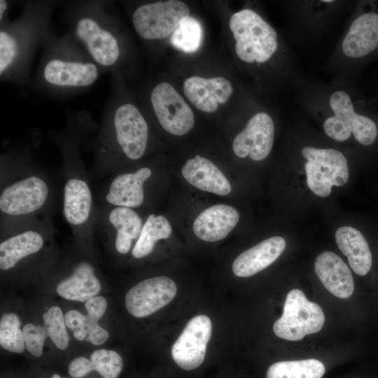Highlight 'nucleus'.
<instances>
[{"instance_id":"obj_1","label":"nucleus","mask_w":378,"mask_h":378,"mask_svg":"<svg viewBox=\"0 0 378 378\" xmlns=\"http://www.w3.org/2000/svg\"><path fill=\"white\" fill-rule=\"evenodd\" d=\"M288 94L299 111L321 124L330 140H354L363 147L377 141L378 100L365 97L356 85H337L304 75Z\"/></svg>"},{"instance_id":"obj_2","label":"nucleus","mask_w":378,"mask_h":378,"mask_svg":"<svg viewBox=\"0 0 378 378\" xmlns=\"http://www.w3.org/2000/svg\"><path fill=\"white\" fill-rule=\"evenodd\" d=\"M0 177V225L52 218L62 193L50 172L24 154H8Z\"/></svg>"},{"instance_id":"obj_3","label":"nucleus","mask_w":378,"mask_h":378,"mask_svg":"<svg viewBox=\"0 0 378 378\" xmlns=\"http://www.w3.org/2000/svg\"><path fill=\"white\" fill-rule=\"evenodd\" d=\"M229 25L238 58L248 65L270 66L288 93L304 76L295 52L256 10L241 9L231 16Z\"/></svg>"},{"instance_id":"obj_4","label":"nucleus","mask_w":378,"mask_h":378,"mask_svg":"<svg viewBox=\"0 0 378 378\" xmlns=\"http://www.w3.org/2000/svg\"><path fill=\"white\" fill-rule=\"evenodd\" d=\"M377 59L378 1H356L323 71L333 83L356 85L364 66Z\"/></svg>"},{"instance_id":"obj_5","label":"nucleus","mask_w":378,"mask_h":378,"mask_svg":"<svg viewBox=\"0 0 378 378\" xmlns=\"http://www.w3.org/2000/svg\"><path fill=\"white\" fill-rule=\"evenodd\" d=\"M148 126L139 109L132 104L119 106L108 115L95 139L91 180H100L119 170L123 159L135 161L146 153Z\"/></svg>"},{"instance_id":"obj_6","label":"nucleus","mask_w":378,"mask_h":378,"mask_svg":"<svg viewBox=\"0 0 378 378\" xmlns=\"http://www.w3.org/2000/svg\"><path fill=\"white\" fill-rule=\"evenodd\" d=\"M81 137L80 130L68 127L55 139L62 158L63 216L76 239L80 242H88L93 238L95 201L89 171H87L80 153Z\"/></svg>"},{"instance_id":"obj_7","label":"nucleus","mask_w":378,"mask_h":378,"mask_svg":"<svg viewBox=\"0 0 378 378\" xmlns=\"http://www.w3.org/2000/svg\"><path fill=\"white\" fill-rule=\"evenodd\" d=\"M356 1L288 0L283 1L290 43L309 46L318 42L352 10Z\"/></svg>"},{"instance_id":"obj_8","label":"nucleus","mask_w":378,"mask_h":378,"mask_svg":"<svg viewBox=\"0 0 378 378\" xmlns=\"http://www.w3.org/2000/svg\"><path fill=\"white\" fill-rule=\"evenodd\" d=\"M299 153L304 160L307 186L316 195L326 197L332 186H342L348 181V159L340 149L305 142L301 144Z\"/></svg>"},{"instance_id":"obj_9","label":"nucleus","mask_w":378,"mask_h":378,"mask_svg":"<svg viewBox=\"0 0 378 378\" xmlns=\"http://www.w3.org/2000/svg\"><path fill=\"white\" fill-rule=\"evenodd\" d=\"M144 221L134 209L95 203L92 234L99 235L120 255L132 250L138 239Z\"/></svg>"},{"instance_id":"obj_10","label":"nucleus","mask_w":378,"mask_h":378,"mask_svg":"<svg viewBox=\"0 0 378 378\" xmlns=\"http://www.w3.org/2000/svg\"><path fill=\"white\" fill-rule=\"evenodd\" d=\"M325 314L316 303L309 300L303 291L294 288L286 295L281 317L273 325L274 334L288 341H299L319 332Z\"/></svg>"},{"instance_id":"obj_11","label":"nucleus","mask_w":378,"mask_h":378,"mask_svg":"<svg viewBox=\"0 0 378 378\" xmlns=\"http://www.w3.org/2000/svg\"><path fill=\"white\" fill-rule=\"evenodd\" d=\"M189 14V7L183 1H160L138 7L132 15V22L143 38L160 39L172 35Z\"/></svg>"},{"instance_id":"obj_12","label":"nucleus","mask_w":378,"mask_h":378,"mask_svg":"<svg viewBox=\"0 0 378 378\" xmlns=\"http://www.w3.org/2000/svg\"><path fill=\"white\" fill-rule=\"evenodd\" d=\"M153 172L149 167L143 166L134 171L113 173L94 196L95 202L132 209L142 206L146 198L145 185Z\"/></svg>"},{"instance_id":"obj_13","label":"nucleus","mask_w":378,"mask_h":378,"mask_svg":"<svg viewBox=\"0 0 378 378\" xmlns=\"http://www.w3.org/2000/svg\"><path fill=\"white\" fill-rule=\"evenodd\" d=\"M150 102L159 123L169 133L183 136L194 127L192 110L169 83H160L153 88Z\"/></svg>"},{"instance_id":"obj_14","label":"nucleus","mask_w":378,"mask_h":378,"mask_svg":"<svg viewBox=\"0 0 378 378\" xmlns=\"http://www.w3.org/2000/svg\"><path fill=\"white\" fill-rule=\"evenodd\" d=\"M274 135L275 122L272 115L264 111L255 112L234 137L233 151L240 158L248 156L253 161L263 160L272 150Z\"/></svg>"},{"instance_id":"obj_15","label":"nucleus","mask_w":378,"mask_h":378,"mask_svg":"<svg viewBox=\"0 0 378 378\" xmlns=\"http://www.w3.org/2000/svg\"><path fill=\"white\" fill-rule=\"evenodd\" d=\"M74 34L96 64L109 67L118 60V41L110 29L98 19L90 15L79 17L74 25Z\"/></svg>"},{"instance_id":"obj_16","label":"nucleus","mask_w":378,"mask_h":378,"mask_svg":"<svg viewBox=\"0 0 378 378\" xmlns=\"http://www.w3.org/2000/svg\"><path fill=\"white\" fill-rule=\"evenodd\" d=\"M176 293V285L169 277L148 278L128 290L125 295V307L134 317H146L169 304Z\"/></svg>"},{"instance_id":"obj_17","label":"nucleus","mask_w":378,"mask_h":378,"mask_svg":"<svg viewBox=\"0 0 378 378\" xmlns=\"http://www.w3.org/2000/svg\"><path fill=\"white\" fill-rule=\"evenodd\" d=\"M211 332V321L207 316L200 314L192 318L172 347L174 362L186 370L200 366Z\"/></svg>"},{"instance_id":"obj_18","label":"nucleus","mask_w":378,"mask_h":378,"mask_svg":"<svg viewBox=\"0 0 378 378\" xmlns=\"http://www.w3.org/2000/svg\"><path fill=\"white\" fill-rule=\"evenodd\" d=\"M42 76L50 85L58 88H83L92 85L99 76L95 62L55 57L44 64Z\"/></svg>"},{"instance_id":"obj_19","label":"nucleus","mask_w":378,"mask_h":378,"mask_svg":"<svg viewBox=\"0 0 378 378\" xmlns=\"http://www.w3.org/2000/svg\"><path fill=\"white\" fill-rule=\"evenodd\" d=\"M183 92L197 109L213 113L217 110L219 104H224L230 99L233 87L223 77L206 78L194 76L184 81Z\"/></svg>"},{"instance_id":"obj_20","label":"nucleus","mask_w":378,"mask_h":378,"mask_svg":"<svg viewBox=\"0 0 378 378\" xmlns=\"http://www.w3.org/2000/svg\"><path fill=\"white\" fill-rule=\"evenodd\" d=\"M101 288L92 262L80 259L75 262L69 274L59 281L55 289L66 300L85 302L96 296Z\"/></svg>"},{"instance_id":"obj_21","label":"nucleus","mask_w":378,"mask_h":378,"mask_svg":"<svg viewBox=\"0 0 378 378\" xmlns=\"http://www.w3.org/2000/svg\"><path fill=\"white\" fill-rule=\"evenodd\" d=\"M314 270L323 286L334 296L345 299L354 293L351 270L334 252L321 253L314 261Z\"/></svg>"},{"instance_id":"obj_22","label":"nucleus","mask_w":378,"mask_h":378,"mask_svg":"<svg viewBox=\"0 0 378 378\" xmlns=\"http://www.w3.org/2000/svg\"><path fill=\"white\" fill-rule=\"evenodd\" d=\"M239 220V214L233 206L215 204L197 216L193 223V231L203 241H219L227 237Z\"/></svg>"},{"instance_id":"obj_23","label":"nucleus","mask_w":378,"mask_h":378,"mask_svg":"<svg viewBox=\"0 0 378 378\" xmlns=\"http://www.w3.org/2000/svg\"><path fill=\"white\" fill-rule=\"evenodd\" d=\"M286 240L280 236L266 239L239 255L232 263L239 277L251 276L272 264L284 252Z\"/></svg>"},{"instance_id":"obj_24","label":"nucleus","mask_w":378,"mask_h":378,"mask_svg":"<svg viewBox=\"0 0 378 378\" xmlns=\"http://www.w3.org/2000/svg\"><path fill=\"white\" fill-rule=\"evenodd\" d=\"M181 174L190 184L201 190L218 195H227L231 192L230 183L222 172L199 155L186 161Z\"/></svg>"},{"instance_id":"obj_25","label":"nucleus","mask_w":378,"mask_h":378,"mask_svg":"<svg viewBox=\"0 0 378 378\" xmlns=\"http://www.w3.org/2000/svg\"><path fill=\"white\" fill-rule=\"evenodd\" d=\"M335 236L339 249L347 257L353 271L360 276L367 274L372 267V256L363 234L355 227L342 226Z\"/></svg>"},{"instance_id":"obj_26","label":"nucleus","mask_w":378,"mask_h":378,"mask_svg":"<svg viewBox=\"0 0 378 378\" xmlns=\"http://www.w3.org/2000/svg\"><path fill=\"white\" fill-rule=\"evenodd\" d=\"M326 372L325 363L317 358L284 360L271 364L265 378H322Z\"/></svg>"},{"instance_id":"obj_27","label":"nucleus","mask_w":378,"mask_h":378,"mask_svg":"<svg viewBox=\"0 0 378 378\" xmlns=\"http://www.w3.org/2000/svg\"><path fill=\"white\" fill-rule=\"evenodd\" d=\"M172 231L171 225L164 216L154 214L148 215L131 251L132 255L136 259H141L150 255L155 244L159 240L169 238Z\"/></svg>"},{"instance_id":"obj_28","label":"nucleus","mask_w":378,"mask_h":378,"mask_svg":"<svg viewBox=\"0 0 378 378\" xmlns=\"http://www.w3.org/2000/svg\"><path fill=\"white\" fill-rule=\"evenodd\" d=\"M202 40L203 29L201 23L190 15L180 22L170 37L171 44L186 53L196 52Z\"/></svg>"},{"instance_id":"obj_29","label":"nucleus","mask_w":378,"mask_h":378,"mask_svg":"<svg viewBox=\"0 0 378 378\" xmlns=\"http://www.w3.org/2000/svg\"><path fill=\"white\" fill-rule=\"evenodd\" d=\"M20 321L14 313L4 314L0 320V344L12 353L21 354L25 349L23 330Z\"/></svg>"},{"instance_id":"obj_30","label":"nucleus","mask_w":378,"mask_h":378,"mask_svg":"<svg viewBox=\"0 0 378 378\" xmlns=\"http://www.w3.org/2000/svg\"><path fill=\"white\" fill-rule=\"evenodd\" d=\"M44 328L48 336L60 350H65L69 342L64 316L60 307L52 306L43 315Z\"/></svg>"},{"instance_id":"obj_31","label":"nucleus","mask_w":378,"mask_h":378,"mask_svg":"<svg viewBox=\"0 0 378 378\" xmlns=\"http://www.w3.org/2000/svg\"><path fill=\"white\" fill-rule=\"evenodd\" d=\"M92 370L103 378H117L123 366L122 358L115 351L100 349L94 351L90 358Z\"/></svg>"},{"instance_id":"obj_32","label":"nucleus","mask_w":378,"mask_h":378,"mask_svg":"<svg viewBox=\"0 0 378 378\" xmlns=\"http://www.w3.org/2000/svg\"><path fill=\"white\" fill-rule=\"evenodd\" d=\"M22 330L26 349L34 357H40L48 337L44 326L29 323L24 326Z\"/></svg>"},{"instance_id":"obj_33","label":"nucleus","mask_w":378,"mask_h":378,"mask_svg":"<svg viewBox=\"0 0 378 378\" xmlns=\"http://www.w3.org/2000/svg\"><path fill=\"white\" fill-rule=\"evenodd\" d=\"M67 328L73 330L74 337L78 341L86 340L88 335V316L81 312L71 309L64 315Z\"/></svg>"},{"instance_id":"obj_34","label":"nucleus","mask_w":378,"mask_h":378,"mask_svg":"<svg viewBox=\"0 0 378 378\" xmlns=\"http://www.w3.org/2000/svg\"><path fill=\"white\" fill-rule=\"evenodd\" d=\"M107 300L103 296H94L87 300L85 304L88 316L99 322L107 309Z\"/></svg>"},{"instance_id":"obj_35","label":"nucleus","mask_w":378,"mask_h":378,"mask_svg":"<svg viewBox=\"0 0 378 378\" xmlns=\"http://www.w3.org/2000/svg\"><path fill=\"white\" fill-rule=\"evenodd\" d=\"M93 371L90 359L80 356L72 360L68 368L69 375L73 378H83Z\"/></svg>"},{"instance_id":"obj_36","label":"nucleus","mask_w":378,"mask_h":378,"mask_svg":"<svg viewBox=\"0 0 378 378\" xmlns=\"http://www.w3.org/2000/svg\"><path fill=\"white\" fill-rule=\"evenodd\" d=\"M108 331L101 327L98 321L88 316V335L86 341L90 342L94 345H101L108 340Z\"/></svg>"},{"instance_id":"obj_37","label":"nucleus","mask_w":378,"mask_h":378,"mask_svg":"<svg viewBox=\"0 0 378 378\" xmlns=\"http://www.w3.org/2000/svg\"><path fill=\"white\" fill-rule=\"evenodd\" d=\"M8 3L7 1L1 0L0 1V20L2 21L5 12L8 9Z\"/></svg>"},{"instance_id":"obj_38","label":"nucleus","mask_w":378,"mask_h":378,"mask_svg":"<svg viewBox=\"0 0 378 378\" xmlns=\"http://www.w3.org/2000/svg\"><path fill=\"white\" fill-rule=\"evenodd\" d=\"M51 378H61V377L57 374H54Z\"/></svg>"},{"instance_id":"obj_39","label":"nucleus","mask_w":378,"mask_h":378,"mask_svg":"<svg viewBox=\"0 0 378 378\" xmlns=\"http://www.w3.org/2000/svg\"><path fill=\"white\" fill-rule=\"evenodd\" d=\"M374 98L378 100V90H377V92L376 93V96Z\"/></svg>"}]
</instances>
